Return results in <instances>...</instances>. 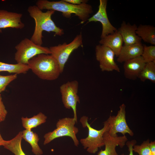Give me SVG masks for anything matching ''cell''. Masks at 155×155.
Masks as SVG:
<instances>
[{
  "label": "cell",
  "mask_w": 155,
  "mask_h": 155,
  "mask_svg": "<svg viewBox=\"0 0 155 155\" xmlns=\"http://www.w3.org/2000/svg\"><path fill=\"white\" fill-rule=\"evenodd\" d=\"M64 1L75 5H79L83 3H86L88 1L87 0H63Z\"/></svg>",
  "instance_id": "obj_29"
},
{
  "label": "cell",
  "mask_w": 155,
  "mask_h": 155,
  "mask_svg": "<svg viewBox=\"0 0 155 155\" xmlns=\"http://www.w3.org/2000/svg\"><path fill=\"white\" fill-rule=\"evenodd\" d=\"M22 131H20L13 138L7 140L6 144L4 146L7 149L15 155H26L22 150Z\"/></svg>",
  "instance_id": "obj_21"
},
{
  "label": "cell",
  "mask_w": 155,
  "mask_h": 155,
  "mask_svg": "<svg viewBox=\"0 0 155 155\" xmlns=\"http://www.w3.org/2000/svg\"><path fill=\"white\" fill-rule=\"evenodd\" d=\"M22 132V139L30 144L33 154L35 155H42L43 151L38 144L39 138L38 135L32 130L25 129Z\"/></svg>",
  "instance_id": "obj_19"
},
{
  "label": "cell",
  "mask_w": 155,
  "mask_h": 155,
  "mask_svg": "<svg viewBox=\"0 0 155 155\" xmlns=\"http://www.w3.org/2000/svg\"><path fill=\"white\" fill-rule=\"evenodd\" d=\"M142 53L141 55L146 63L155 62V46H147L144 45Z\"/></svg>",
  "instance_id": "obj_24"
},
{
  "label": "cell",
  "mask_w": 155,
  "mask_h": 155,
  "mask_svg": "<svg viewBox=\"0 0 155 155\" xmlns=\"http://www.w3.org/2000/svg\"><path fill=\"white\" fill-rule=\"evenodd\" d=\"M83 46V38L81 33L77 35L70 43L65 42L57 46H51L49 49L52 55L56 60L60 67L61 73L64 69L65 65L73 51Z\"/></svg>",
  "instance_id": "obj_7"
},
{
  "label": "cell",
  "mask_w": 155,
  "mask_h": 155,
  "mask_svg": "<svg viewBox=\"0 0 155 155\" xmlns=\"http://www.w3.org/2000/svg\"><path fill=\"white\" fill-rule=\"evenodd\" d=\"M126 106L123 104L119 106V110L116 116L110 115L106 120L108 125L107 131L111 136H118L117 134L121 133L123 135L128 133L133 136L134 133L128 126L126 119Z\"/></svg>",
  "instance_id": "obj_9"
},
{
  "label": "cell",
  "mask_w": 155,
  "mask_h": 155,
  "mask_svg": "<svg viewBox=\"0 0 155 155\" xmlns=\"http://www.w3.org/2000/svg\"><path fill=\"white\" fill-rule=\"evenodd\" d=\"M88 118L83 116L80 121L84 127H87L88 129V136L80 140V143L85 149L89 153L94 154L99 148L104 146L103 134L108 129V123L106 121L104 122V127L101 129L97 130L92 127L88 122Z\"/></svg>",
  "instance_id": "obj_4"
},
{
  "label": "cell",
  "mask_w": 155,
  "mask_h": 155,
  "mask_svg": "<svg viewBox=\"0 0 155 155\" xmlns=\"http://www.w3.org/2000/svg\"><path fill=\"white\" fill-rule=\"evenodd\" d=\"M30 69L26 64L19 63L11 64L0 61V72L7 71L9 73H24Z\"/></svg>",
  "instance_id": "obj_22"
},
{
  "label": "cell",
  "mask_w": 155,
  "mask_h": 155,
  "mask_svg": "<svg viewBox=\"0 0 155 155\" xmlns=\"http://www.w3.org/2000/svg\"><path fill=\"white\" fill-rule=\"evenodd\" d=\"M136 33L144 42L155 45V28L154 26L140 24L137 27Z\"/></svg>",
  "instance_id": "obj_18"
},
{
  "label": "cell",
  "mask_w": 155,
  "mask_h": 155,
  "mask_svg": "<svg viewBox=\"0 0 155 155\" xmlns=\"http://www.w3.org/2000/svg\"><path fill=\"white\" fill-rule=\"evenodd\" d=\"M99 42L100 44L111 49L117 57L122 47L123 42L118 30L114 33L108 35L101 38Z\"/></svg>",
  "instance_id": "obj_17"
},
{
  "label": "cell",
  "mask_w": 155,
  "mask_h": 155,
  "mask_svg": "<svg viewBox=\"0 0 155 155\" xmlns=\"http://www.w3.org/2000/svg\"><path fill=\"white\" fill-rule=\"evenodd\" d=\"M27 65L30 69L43 80H55L61 73L58 62L50 54L38 55L30 59Z\"/></svg>",
  "instance_id": "obj_3"
},
{
  "label": "cell",
  "mask_w": 155,
  "mask_h": 155,
  "mask_svg": "<svg viewBox=\"0 0 155 155\" xmlns=\"http://www.w3.org/2000/svg\"><path fill=\"white\" fill-rule=\"evenodd\" d=\"M149 146L152 155H155V141H151L149 144Z\"/></svg>",
  "instance_id": "obj_30"
},
{
  "label": "cell",
  "mask_w": 155,
  "mask_h": 155,
  "mask_svg": "<svg viewBox=\"0 0 155 155\" xmlns=\"http://www.w3.org/2000/svg\"><path fill=\"white\" fill-rule=\"evenodd\" d=\"M137 26L135 24L131 25L123 21L118 30L122 37L124 45L141 43V39L136 34Z\"/></svg>",
  "instance_id": "obj_15"
},
{
  "label": "cell",
  "mask_w": 155,
  "mask_h": 155,
  "mask_svg": "<svg viewBox=\"0 0 155 155\" xmlns=\"http://www.w3.org/2000/svg\"><path fill=\"white\" fill-rule=\"evenodd\" d=\"M149 140L144 141L140 145H135L133 146V151L139 155H152L149 146Z\"/></svg>",
  "instance_id": "obj_25"
},
{
  "label": "cell",
  "mask_w": 155,
  "mask_h": 155,
  "mask_svg": "<svg viewBox=\"0 0 155 155\" xmlns=\"http://www.w3.org/2000/svg\"><path fill=\"white\" fill-rule=\"evenodd\" d=\"M36 5L41 10L46 9L61 12L63 16L67 18H70L72 14H74L81 21L82 24L88 20L93 11L92 6L87 3L75 5L63 0L57 1L38 0L36 1Z\"/></svg>",
  "instance_id": "obj_2"
},
{
  "label": "cell",
  "mask_w": 155,
  "mask_h": 155,
  "mask_svg": "<svg viewBox=\"0 0 155 155\" xmlns=\"http://www.w3.org/2000/svg\"><path fill=\"white\" fill-rule=\"evenodd\" d=\"M146 63L141 56L125 61L123 65L125 77L129 80H136Z\"/></svg>",
  "instance_id": "obj_14"
},
{
  "label": "cell",
  "mask_w": 155,
  "mask_h": 155,
  "mask_svg": "<svg viewBox=\"0 0 155 155\" xmlns=\"http://www.w3.org/2000/svg\"><path fill=\"white\" fill-rule=\"evenodd\" d=\"M107 2V0H100L98 11L88 20V22H99L101 23L102 26L101 39L117 30L112 24L108 19L106 12Z\"/></svg>",
  "instance_id": "obj_11"
},
{
  "label": "cell",
  "mask_w": 155,
  "mask_h": 155,
  "mask_svg": "<svg viewBox=\"0 0 155 155\" xmlns=\"http://www.w3.org/2000/svg\"><path fill=\"white\" fill-rule=\"evenodd\" d=\"M136 141L135 140H132L131 141H127L125 144L127 146L128 151L129 152V155H134L133 151V148L134 145L136 144ZM121 155H125L124 153H122Z\"/></svg>",
  "instance_id": "obj_28"
},
{
  "label": "cell",
  "mask_w": 155,
  "mask_h": 155,
  "mask_svg": "<svg viewBox=\"0 0 155 155\" xmlns=\"http://www.w3.org/2000/svg\"><path fill=\"white\" fill-rule=\"evenodd\" d=\"M7 141L4 140L0 133V146H4L7 143Z\"/></svg>",
  "instance_id": "obj_31"
},
{
  "label": "cell",
  "mask_w": 155,
  "mask_h": 155,
  "mask_svg": "<svg viewBox=\"0 0 155 155\" xmlns=\"http://www.w3.org/2000/svg\"><path fill=\"white\" fill-rule=\"evenodd\" d=\"M143 49L142 43L124 45L117 57V61L120 63L141 56Z\"/></svg>",
  "instance_id": "obj_16"
},
{
  "label": "cell",
  "mask_w": 155,
  "mask_h": 155,
  "mask_svg": "<svg viewBox=\"0 0 155 155\" xmlns=\"http://www.w3.org/2000/svg\"><path fill=\"white\" fill-rule=\"evenodd\" d=\"M95 51L96 60L102 71L120 72V68L114 61L115 54L111 49L99 44L96 46Z\"/></svg>",
  "instance_id": "obj_10"
},
{
  "label": "cell",
  "mask_w": 155,
  "mask_h": 155,
  "mask_svg": "<svg viewBox=\"0 0 155 155\" xmlns=\"http://www.w3.org/2000/svg\"><path fill=\"white\" fill-rule=\"evenodd\" d=\"M15 48L14 59L17 63L27 65L30 59L38 55L51 54L49 48L37 45L27 38L22 40Z\"/></svg>",
  "instance_id": "obj_6"
},
{
  "label": "cell",
  "mask_w": 155,
  "mask_h": 155,
  "mask_svg": "<svg viewBox=\"0 0 155 155\" xmlns=\"http://www.w3.org/2000/svg\"><path fill=\"white\" fill-rule=\"evenodd\" d=\"M27 11L35 22L34 31L30 39L36 44L42 46L44 31L53 32L55 35L61 36L64 34L63 30L57 26L51 19L55 11L48 10L43 12L36 5L29 6Z\"/></svg>",
  "instance_id": "obj_1"
},
{
  "label": "cell",
  "mask_w": 155,
  "mask_h": 155,
  "mask_svg": "<svg viewBox=\"0 0 155 155\" xmlns=\"http://www.w3.org/2000/svg\"><path fill=\"white\" fill-rule=\"evenodd\" d=\"M103 137L105 149L100 150L97 155H118L116 150V146H119L121 148H123L127 141L125 135L113 137L107 131L104 133Z\"/></svg>",
  "instance_id": "obj_12"
},
{
  "label": "cell",
  "mask_w": 155,
  "mask_h": 155,
  "mask_svg": "<svg viewBox=\"0 0 155 155\" xmlns=\"http://www.w3.org/2000/svg\"><path fill=\"white\" fill-rule=\"evenodd\" d=\"M22 16L21 13L0 10V33L2 29L8 28H23L25 25L21 20Z\"/></svg>",
  "instance_id": "obj_13"
},
{
  "label": "cell",
  "mask_w": 155,
  "mask_h": 155,
  "mask_svg": "<svg viewBox=\"0 0 155 155\" xmlns=\"http://www.w3.org/2000/svg\"><path fill=\"white\" fill-rule=\"evenodd\" d=\"M76 123L73 118L65 117L59 119L56 123V128L44 135V145L49 143L56 138L63 136H69L71 138L74 145L78 147L79 141L76 135L79 130L75 126Z\"/></svg>",
  "instance_id": "obj_5"
},
{
  "label": "cell",
  "mask_w": 155,
  "mask_h": 155,
  "mask_svg": "<svg viewBox=\"0 0 155 155\" xmlns=\"http://www.w3.org/2000/svg\"><path fill=\"white\" fill-rule=\"evenodd\" d=\"M79 83L74 80L68 81L62 84L60 87L62 100L65 107L71 108L73 113V118L77 122L76 106L80 102L78 95Z\"/></svg>",
  "instance_id": "obj_8"
},
{
  "label": "cell",
  "mask_w": 155,
  "mask_h": 155,
  "mask_svg": "<svg viewBox=\"0 0 155 155\" xmlns=\"http://www.w3.org/2000/svg\"><path fill=\"white\" fill-rule=\"evenodd\" d=\"M138 78L142 82H144L146 80H149L155 83V62L146 63L139 74Z\"/></svg>",
  "instance_id": "obj_23"
},
{
  "label": "cell",
  "mask_w": 155,
  "mask_h": 155,
  "mask_svg": "<svg viewBox=\"0 0 155 155\" xmlns=\"http://www.w3.org/2000/svg\"><path fill=\"white\" fill-rule=\"evenodd\" d=\"M17 74L3 76L0 75V94L4 91L9 84L17 78Z\"/></svg>",
  "instance_id": "obj_26"
},
{
  "label": "cell",
  "mask_w": 155,
  "mask_h": 155,
  "mask_svg": "<svg viewBox=\"0 0 155 155\" xmlns=\"http://www.w3.org/2000/svg\"><path fill=\"white\" fill-rule=\"evenodd\" d=\"M47 119L46 116L42 113L40 112L31 118L22 117L21 119L22 126L25 129L32 130L44 123Z\"/></svg>",
  "instance_id": "obj_20"
},
{
  "label": "cell",
  "mask_w": 155,
  "mask_h": 155,
  "mask_svg": "<svg viewBox=\"0 0 155 155\" xmlns=\"http://www.w3.org/2000/svg\"><path fill=\"white\" fill-rule=\"evenodd\" d=\"M7 112L2 100L1 95L0 94V123L5 119Z\"/></svg>",
  "instance_id": "obj_27"
}]
</instances>
